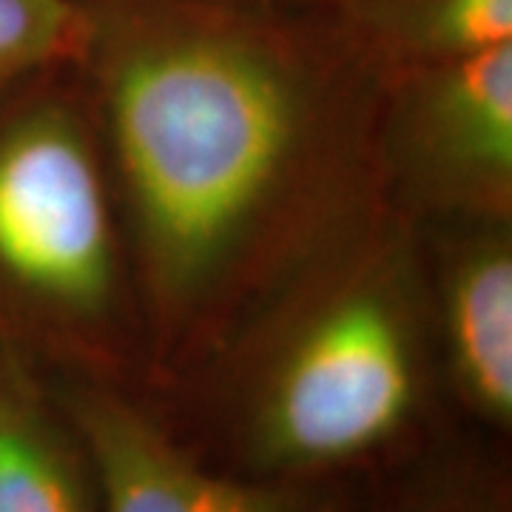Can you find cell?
<instances>
[{
  "instance_id": "6da1fadb",
  "label": "cell",
  "mask_w": 512,
  "mask_h": 512,
  "mask_svg": "<svg viewBox=\"0 0 512 512\" xmlns=\"http://www.w3.org/2000/svg\"><path fill=\"white\" fill-rule=\"evenodd\" d=\"M163 356L191 353L330 197L339 89L367 72L316 6L77 0Z\"/></svg>"
},
{
  "instance_id": "7a4b0ae2",
  "label": "cell",
  "mask_w": 512,
  "mask_h": 512,
  "mask_svg": "<svg viewBox=\"0 0 512 512\" xmlns=\"http://www.w3.org/2000/svg\"><path fill=\"white\" fill-rule=\"evenodd\" d=\"M424 404L410 282L387 254L359 262L222 387L231 470L336 481L416 430Z\"/></svg>"
},
{
  "instance_id": "3957f363",
  "label": "cell",
  "mask_w": 512,
  "mask_h": 512,
  "mask_svg": "<svg viewBox=\"0 0 512 512\" xmlns=\"http://www.w3.org/2000/svg\"><path fill=\"white\" fill-rule=\"evenodd\" d=\"M117 299L109 191L63 100L0 111V302L57 328H92Z\"/></svg>"
},
{
  "instance_id": "277c9868",
  "label": "cell",
  "mask_w": 512,
  "mask_h": 512,
  "mask_svg": "<svg viewBox=\"0 0 512 512\" xmlns=\"http://www.w3.org/2000/svg\"><path fill=\"white\" fill-rule=\"evenodd\" d=\"M92 461L100 512H350L333 481H288L211 464L103 379L52 387Z\"/></svg>"
},
{
  "instance_id": "5b68a950",
  "label": "cell",
  "mask_w": 512,
  "mask_h": 512,
  "mask_svg": "<svg viewBox=\"0 0 512 512\" xmlns=\"http://www.w3.org/2000/svg\"><path fill=\"white\" fill-rule=\"evenodd\" d=\"M402 92L396 148L433 205L507 220L512 202V43L387 74Z\"/></svg>"
},
{
  "instance_id": "8992f818",
  "label": "cell",
  "mask_w": 512,
  "mask_h": 512,
  "mask_svg": "<svg viewBox=\"0 0 512 512\" xmlns=\"http://www.w3.org/2000/svg\"><path fill=\"white\" fill-rule=\"evenodd\" d=\"M447 370L464 410L495 433L512 424V248L501 220H484L441 271Z\"/></svg>"
},
{
  "instance_id": "52a82bcc",
  "label": "cell",
  "mask_w": 512,
  "mask_h": 512,
  "mask_svg": "<svg viewBox=\"0 0 512 512\" xmlns=\"http://www.w3.org/2000/svg\"><path fill=\"white\" fill-rule=\"evenodd\" d=\"M0 512H100L92 461L52 387L0 339Z\"/></svg>"
},
{
  "instance_id": "ba28073f",
  "label": "cell",
  "mask_w": 512,
  "mask_h": 512,
  "mask_svg": "<svg viewBox=\"0 0 512 512\" xmlns=\"http://www.w3.org/2000/svg\"><path fill=\"white\" fill-rule=\"evenodd\" d=\"M319 12L384 77L512 43V0H322Z\"/></svg>"
},
{
  "instance_id": "9c48e42d",
  "label": "cell",
  "mask_w": 512,
  "mask_h": 512,
  "mask_svg": "<svg viewBox=\"0 0 512 512\" xmlns=\"http://www.w3.org/2000/svg\"><path fill=\"white\" fill-rule=\"evenodd\" d=\"M80 40L77 0H0V92L77 66Z\"/></svg>"
},
{
  "instance_id": "30bf717a",
  "label": "cell",
  "mask_w": 512,
  "mask_h": 512,
  "mask_svg": "<svg viewBox=\"0 0 512 512\" xmlns=\"http://www.w3.org/2000/svg\"><path fill=\"white\" fill-rule=\"evenodd\" d=\"M382 512H512L507 484L476 464L447 467L404 487Z\"/></svg>"
},
{
  "instance_id": "8fae6325",
  "label": "cell",
  "mask_w": 512,
  "mask_h": 512,
  "mask_svg": "<svg viewBox=\"0 0 512 512\" xmlns=\"http://www.w3.org/2000/svg\"><path fill=\"white\" fill-rule=\"evenodd\" d=\"M254 3H271V6H319L322 0H254Z\"/></svg>"
}]
</instances>
